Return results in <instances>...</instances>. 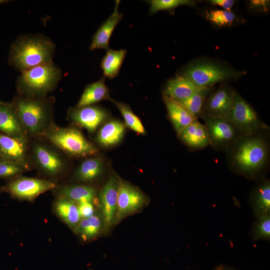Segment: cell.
Masks as SVG:
<instances>
[{
	"mask_svg": "<svg viewBox=\"0 0 270 270\" xmlns=\"http://www.w3.org/2000/svg\"><path fill=\"white\" fill-rule=\"evenodd\" d=\"M235 92L228 88L218 89L209 98L204 106V116L228 119Z\"/></svg>",
	"mask_w": 270,
	"mask_h": 270,
	"instance_id": "cell-15",
	"label": "cell"
},
{
	"mask_svg": "<svg viewBox=\"0 0 270 270\" xmlns=\"http://www.w3.org/2000/svg\"><path fill=\"white\" fill-rule=\"evenodd\" d=\"M8 2V0H0V4H2L6 3V2Z\"/></svg>",
	"mask_w": 270,
	"mask_h": 270,
	"instance_id": "cell-39",
	"label": "cell"
},
{
	"mask_svg": "<svg viewBox=\"0 0 270 270\" xmlns=\"http://www.w3.org/2000/svg\"><path fill=\"white\" fill-rule=\"evenodd\" d=\"M30 152L32 164L45 174L56 177L64 170L66 162L53 147L44 142H34Z\"/></svg>",
	"mask_w": 270,
	"mask_h": 270,
	"instance_id": "cell-8",
	"label": "cell"
},
{
	"mask_svg": "<svg viewBox=\"0 0 270 270\" xmlns=\"http://www.w3.org/2000/svg\"><path fill=\"white\" fill-rule=\"evenodd\" d=\"M178 136L187 146L192 148H202L210 144L205 126L197 120L182 130Z\"/></svg>",
	"mask_w": 270,
	"mask_h": 270,
	"instance_id": "cell-21",
	"label": "cell"
},
{
	"mask_svg": "<svg viewBox=\"0 0 270 270\" xmlns=\"http://www.w3.org/2000/svg\"><path fill=\"white\" fill-rule=\"evenodd\" d=\"M242 74L240 72L225 68L209 62H198L188 66L184 74L197 86H208Z\"/></svg>",
	"mask_w": 270,
	"mask_h": 270,
	"instance_id": "cell-7",
	"label": "cell"
},
{
	"mask_svg": "<svg viewBox=\"0 0 270 270\" xmlns=\"http://www.w3.org/2000/svg\"><path fill=\"white\" fill-rule=\"evenodd\" d=\"M120 0H116L114 11L108 19L98 28L92 36L90 50H109V41L117 24L122 19V14L118 11Z\"/></svg>",
	"mask_w": 270,
	"mask_h": 270,
	"instance_id": "cell-17",
	"label": "cell"
},
{
	"mask_svg": "<svg viewBox=\"0 0 270 270\" xmlns=\"http://www.w3.org/2000/svg\"><path fill=\"white\" fill-rule=\"evenodd\" d=\"M62 78V71L53 61L36 66L21 72L18 76V94L34 98L47 97Z\"/></svg>",
	"mask_w": 270,
	"mask_h": 270,
	"instance_id": "cell-3",
	"label": "cell"
},
{
	"mask_svg": "<svg viewBox=\"0 0 270 270\" xmlns=\"http://www.w3.org/2000/svg\"><path fill=\"white\" fill-rule=\"evenodd\" d=\"M207 18L212 23L219 26L232 25L234 18V14L226 10H214L208 13Z\"/></svg>",
	"mask_w": 270,
	"mask_h": 270,
	"instance_id": "cell-33",
	"label": "cell"
},
{
	"mask_svg": "<svg viewBox=\"0 0 270 270\" xmlns=\"http://www.w3.org/2000/svg\"><path fill=\"white\" fill-rule=\"evenodd\" d=\"M56 46L47 36L28 34L18 37L11 45L8 56L10 64L20 72L52 62Z\"/></svg>",
	"mask_w": 270,
	"mask_h": 270,
	"instance_id": "cell-1",
	"label": "cell"
},
{
	"mask_svg": "<svg viewBox=\"0 0 270 270\" xmlns=\"http://www.w3.org/2000/svg\"><path fill=\"white\" fill-rule=\"evenodd\" d=\"M107 116L104 109L94 105L70 108L68 113V116L71 121L86 128L90 133L96 131Z\"/></svg>",
	"mask_w": 270,
	"mask_h": 270,
	"instance_id": "cell-14",
	"label": "cell"
},
{
	"mask_svg": "<svg viewBox=\"0 0 270 270\" xmlns=\"http://www.w3.org/2000/svg\"><path fill=\"white\" fill-rule=\"evenodd\" d=\"M108 90L102 78L88 85L75 107L93 105L102 100L108 98Z\"/></svg>",
	"mask_w": 270,
	"mask_h": 270,
	"instance_id": "cell-25",
	"label": "cell"
},
{
	"mask_svg": "<svg viewBox=\"0 0 270 270\" xmlns=\"http://www.w3.org/2000/svg\"><path fill=\"white\" fill-rule=\"evenodd\" d=\"M54 208L56 215L74 231L82 220L78 204L68 199L58 197L54 203Z\"/></svg>",
	"mask_w": 270,
	"mask_h": 270,
	"instance_id": "cell-22",
	"label": "cell"
},
{
	"mask_svg": "<svg viewBox=\"0 0 270 270\" xmlns=\"http://www.w3.org/2000/svg\"><path fill=\"white\" fill-rule=\"evenodd\" d=\"M119 184L120 178L111 176L98 194V204L103 222V232L106 234L116 225Z\"/></svg>",
	"mask_w": 270,
	"mask_h": 270,
	"instance_id": "cell-10",
	"label": "cell"
},
{
	"mask_svg": "<svg viewBox=\"0 0 270 270\" xmlns=\"http://www.w3.org/2000/svg\"><path fill=\"white\" fill-rule=\"evenodd\" d=\"M97 194L96 190L86 184L66 185L57 190L58 197L65 198L76 204L94 202Z\"/></svg>",
	"mask_w": 270,
	"mask_h": 270,
	"instance_id": "cell-23",
	"label": "cell"
},
{
	"mask_svg": "<svg viewBox=\"0 0 270 270\" xmlns=\"http://www.w3.org/2000/svg\"><path fill=\"white\" fill-rule=\"evenodd\" d=\"M102 171L103 163L100 158H89L79 166L75 172L74 178L81 182H91L97 180Z\"/></svg>",
	"mask_w": 270,
	"mask_h": 270,
	"instance_id": "cell-27",
	"label": "cell"
},
{
	"mask_svg": "<svg viewBox=\"0 0 270 270\" xmlns=\"http://www.w3.org/2000/svg\"><path fill=\"white\" fill-rule=\"evenodd\" d=\"M149 2L150 14H152L160 10L173 9L182 5H192L194 2L189 0H152Z\"/></svg>",
	"mask_w": 270,
	"mask_h": 270,
	"instance_id": "cell-32",
	"label": "cell"
},
{
	"mask_svg": "<svg viewBox=\"0 0 270 270\" xmlns=\"http://www.w3.org/2000/svg\"></svg>",
	"mask_w": 270,
	"mask_h": 270,
	"instance_id": "cell-40",
	"label": "cell"
},
{
	"mask_svg": "<svg viewBox=\"0 0 270 270\" xmlns=\"http://www.w3.org/2000/svg\"><path fill=\"white\" fill-rule=\"evenodd\" d=\"M164 102L178 134L197 120L180 102L166 96H164Z\"/></svg>",
	"mask_w": 270,
	"mask_h": 270,
	"instance_id": "cell-20",
	"label": "cell"
},
{
	"mask_svg": "<svg viewBox=\"0 0 270 270\" xmlns=\"http://www.w3.org/2000/svg\"><path fill=\"white\" fill-rule=\"evenodd\" d=\"M210 2L211 4L220 6L228 11H230L234 2L233 0H211Z\"/></svg>",
	"mask_w": 270,
	"mask_h": 270,
	"instance_id": "cell-36",
	"label": "cell"
},
{
	"mask_svg": "<svg viewBox=\"0 0 270 270\" xmlns=\"http://www.w3.org/2000/svg\"><path fill=\"white\" fill-rule=\"evenodd\" d=\"M250 235L253 240H270V214L254 217Z\"/></svg>",
	"mask_w": 270,
	"mask_h": 270,
	"instance_id": "cell-30",
	"label": "cell"
},
{
	"mask_svg": "<svg viewBox=\"0 0 270 270\" xmlns=\"http://www.w3.org/2000/svg\"><path fill=\"white\" fill-rule=\"evenodd\" d=\"M26 170L23 168L16 164L0 160V178L18 176Z\"/></svg>",
	"mask_w": 270,
	"mask_h": 270,
	"instance_id": "cell-34",
	"label": "cell"
},
{
	"mask_svg": "<svg viewBox=\"0 0 270 270\" xmlns=\"http://www.w3.org/2000/svg\"><path fill=\"white\" fill-rule=\"evenodd\" d=\"M12 102L28 136H43L54 124V98H34L18 94Z\"/></svg>",
	"mask_w": 270,
	"mask_h": 270,
	"instance_id": "cell-2",
	"label": "cell"
},
{
	"mask_svg": "<svg viewBox=\"0 0 270 270\" xmlns=\"http://www.w3.org/2000/svg\"><path fill=\"white\" fill-rule=\"evenodd\" d=\"M28 146V139L0 133V160L11 162L29 170L32 164Z\"/></svg>",
	"mask_w": 270,
	"mask_h": 270,
	"instance_id": "cell-12",
	"label": "cell"
},
{
	"mask_svg": "<svg viewBox=\"0 0 270 270\" xmlns=\"http://www.w3.org/2000/svg\"><path fill=\"white\" fill-rule=\"evenodd\" d=\"M212 270H239L236 268H234L233 267L224 264H220L217 265L215 268H214Z\"/></svg>",
	"mask_w": 270,
	"mask_h": 270,
	"instance_id": "cell-38",
	"label": "cell"
},
{
	"mask_svg": "<svg viewBox=\"0 0 270 270\" xmlns=\"http://www.w3.org/2000/svg\"><path fill=\"white\" fill-rule=\"evenodd\" d=\"M0 133L14 138H28L12 102H0Z\"/></svg>",
	"mask_w": 270,
	"mask_h": 270,
	"instance_id": "cell-16",
	"label": "cell"
},
{
	"mask_svg": "<svg viewBox=\"0 0 270 270\" xmlns=\"http://www.w3.org/2000/svg\"><path fill=\"white\" fill-rule=\"evenodd\" d=\"M124 131L125 126L122 123L114 120L110 121L100 128L96 136V140L104 146H114L120 142Z\"/></svg>",
	"mask_w": 270,
	"mask_h": 270,
	"instance_id": "cell-24",
	"label": "cell"
},
{
	"mask_svg": "<svg viewBox=\"0 0 270 270\" xmlns=\"http://www.w3.org/2000/svg\"><path fill=\"white\" fill-rule=\"evenodd\" d=\"M103 229L102 220L99 212L82 219L74 232L83 240L88 241L96 238Z\"/></svg>",
	"mask_w": 270,
	"mask_h": 270,
	"instance_id": "cell-26",
	"label": "cell"
},
{
	"mask_svg": "<svg viewBox=\"0 0 270 270\" xmlns=\"http://www.w3.org/2000/svg\"><path fill=\"white\" fill-rule=\"evenodd\" d=\"M228 120L242 137L252 136L260 129L268 128L248 103L236 92Z\"/></svg>",
	"mask_w": 270,
	"mask_h": 270,
	"instance_id": "cell-6",
	"label": "cell"
},
{
	"mask_svg": "<svg viewBox=\"0 0 270 270\" xmlns=\"http://www.w3.org/2000/svg\"><path fill=\"white\" fill-rule=\"evenodd\" d=\"M249 202L254 217L270 214V182L262 180L250 192Z\"/></svg>",
	"mask_w": 270,
	"mask_h": 270,
	"instance_id": "cell-19",
	"label": "cell"
},
{
	"mask_svg": "<svg viewBox=\"0 0 270 270\" xmlns=\"http://www.w3.org/2000/svg\"><path fill=\"white\" fill-rule=\"evenodd\" d=\"M204 118L210 144L214 147L228 146L242 137L228 119L207 116Z\"/></svg>",
	"mask_w": 270,
	"mask_h": 270,
	"instance_id": "cell-13",
	"label": "cell"
},
{
	"mask_svg": "<svg viewBox=\"0 0 270 270\" xmlns=\"http://www.w3.org/2000/svg\"><path fill=\"white\" fill-rule=\"evenodd\" d=\"M126 54V50L124 49L107 50L100 64L105 76L113 79L118 76Z\"/></svg>",
	"mask_w": 270,
	"mask_h": 270,
	"instance_id": "cell-28",
	"label": "cell"
},
{
	"mask_svg": "<svg viewBox=\"0 0 270 270\" xmlns=\"http://www.w3.org/2000/svg\"><path fill=\"white\" fill-rule=\"evenodd\" d=\"M78 205L82 219L90 217L96 212L94 202H84Z\"/></svg>",
	"mask_w": 270,
	"mask_h": 270,
	"instance_id": "cell-35",
	"label": "cell"
},
{
	"mask_svg": "<svg viewBox=\"0 0 270 270\" xmlns=\"http://www.w3.org/2000/svg\"><path fill=\"white\" fill-rule=\"evenodd\" d=\"M208 90V88H204L188 98L180 102L196 119L204 112L206 96Z\"/></svg>",
	"mask_w": 270,
	"mask_h": 270,
	"instance_id": "cell-29",
	"label": "cell"
},
{
	"mask_svg": "<svg viewBox=\"0 0 270 270\" xmlns=\"http://www.w3.org/2000/svg\"><path fill=\"white\" fill-rule=\"evenodd\" d=\"M56 186V184L53 180L19 176L10 182L6 188L13 196L18 199L31 201Z\"/></svg>",
	"mask_w": 270,
	"mask_h": 270,
	"instance_id": "cell-11",
	"label": "cell"
},
{
	"mask_svg": "<svg viewBox=\"0 0 270 270\" xmlns=\"http://www.w3.org/2000/svg\"><path fill=\"white\" fill-rule=\"evenodd\" d=\"M122 114L126 125L134 131L144 134L145 130L139 118L132 112L128 106L120 102H115Z\"/></svg>",
	"mask_w": 270,
	"mask_h": 270,
	"instance_id": "cell-31",
	"label": "cell"
},
{
	"mask_svg": "<svg viewBox=\"0 0 270 270\" xmlns=\"http://www.w3.org/2000/svg\"><path fill=\"white\" fill-rule=\"evenodd\" d=\"M232 153V166L236 172L255 178L268 160V147L262 138L242 137L235 143Z\"/></svg>",
	"mask_w": 270,
	"mask_h": 270,
	"instance_id": "cell-4",
	"label": "cell"
},
{
	"mask_svg": "<svg viewBox=\"0 0 270 270\" xmlns=\"http://www.w3.org/2000/svg\"><path fill=\"white\" fill-rule=\"evenodd\" d=\"M149 201L148 196L138 188L120 178L116 224L141 211Z\"/></svg>",
	"mask_w": 270,
	"mask_h": 270,
	"instance_id": "cell-9",
	"label": "cell"
},
{
	"mask_svg": "<svg viewBox=\"0 0 270 270\" xmlns=\"http://www.w3.org/2000/svg\"><path fill=\"white\" fill-rule=\"evenodd\" d=\"M269 1L268 0H252L250 6L252 8H258L260 10H267Z\"/></svg>",
	"mask_w": 270,
	"mask_h": 270,
	"instance_id": "cell-37",
	"label": "cell"
},
{
	"mask_svg": "<svg viewBox=\"0 0 270 270\" xmlns=\"http://www.w3.org/2000/svg\"><path fill=\"white\" fill-rule=\"evenodd\" d=\"M43 136L54 146L74 156H90L98 152L93 144L73 127H60L54 123Z\"/></svg>",
	"mask_w": 270,
	"mask_h": 270,
	"instance_id": "cell-5",
	"label": "cell"
},
{
	"mask_svg": "<svg viewBox=\"0 0 270 270\" xmlns=\"http://www.w3.org/2000/svg\"><path fill=\"white\" fill-rule=\"evenodd\" d=\"M184 75L177 76L167 83L164 96L178 102L186 100L202 89Z\"/></svg>",
	"mask_w": 270,
	"mask_h": 270,
	"instance_id": "cell-18",
	"label": "cell"
}]
</instances>
